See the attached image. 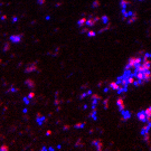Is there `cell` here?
<instances>
[{"label": "cell", "instance_id": "cell-1", "mask_svg": "<svg viewBox=\"0 0 151 151\" xmlns=\"http://www.w3.org/2000/svg\"><path fill=\"white\" fill-rule=\"evenodd\" d=\"M22 35H12V36H10V42L15 44L20 43L22 42Z\"/></svg>", "mask_w": 151, "mask_h": 151}, {"label": "cell", "instance_id": "cell-2", "mask_svg": "<svg viewBox=\"0 0 151 151\" xmlns=\"http://www.w3.org/2000/svg\"><path fill=\"white\" fill-rule=\"evenodd\" d=\"M37 121H38V124H43V122L46 121V118H45V116H42L40 114L38 113L37 114Z\"/></svg>", "mask_w": 151, "mask_h": 151}, {"label": "cell", "instance_id": "cell-3", "mask_svg": "<svg viewBox=\"0 0 151 151\" xmlns=\"http://www.w3.org/2000/svg\"><path fill=\"white\" fill-rule=\"evenodd\" d=\"M26 84H27V86L30 87V88L35 87V83H34V81H32V80H27V81H26Z\"/></svg>", "mask_w": 151, "mask_h": 151}, {"label": "cell", "instance_id": "cell-4", "mask_svg": "<svg viewBox=\"0 0 151 151\" xmlns=\"http://www.w3.org/2000/svg\"><path fill=\"white\" fill-rule=\"evenodd\" d=\"M22 101H24V103H25L26 105H28V104L30 103V99H29L28 96H26V97H24V99H22Z\"/></svg>", "mask_w": 151, "mask_h": 151}, {"label": "cell", "instance_id": "cell-5", "mask_svg": "<svg viewBox=\"0 0 151 151\" xmlns=\"http://www.w3.org/2000/svg\"><path fill=\"white\" fill-rule=\"evenodd\" d=\"M77 24H78V26H80V27H82L84 24H86V20H85V19H81V20H78Z\"/></svg>", "mask_w": 151, "mask_h": 151}, {"label": "cell", "instance_id": "cell-6", "mask_svg": "<svg viewBox=\"0 0 151 151\" xmlns=\"http://www.w3.org/2000/svg\"><path fill=\"white\" fill-rule=\"evenodd\" d=\"M9 48H10V45H9V44H5V46H4V50L7 52V50H9Z\"/></svg>", "mask_w": 151, "mask_h": 151}, {"label": "cell", "instance_id": "cell-7", "mask_svg": "<svg viewBox=\"0 0 151 151\" xmlns=\"http://www.w3.org/2000/svg\"><path fill=\"white\" fill-rule=\"evenodd\" d=\"M28 97L32 100V99H34L35 97V93L34 92H29V94H28Z\"/></svg>", "mask_w": 151, "mask_h": 151}, {"label": "cell", "instance_id": "cell-8", "mask_svg": "<svg viewBox=\"0 0 151 151\" xmlns=\"http://www.w3.org/2000/svg\"><path fill=\"white\" fill-rule=\"evenodd\" d=\"M46 2V0H37V4L38 5H44Z\"/></svg>", "mask_w": 151, "mask_h": 151}, {"label": "cell", "instance_id": "cell-9", "mask_svg": "<svg viewBox=\"0 0 151 151\" xmlns=\"http://www.w3.org/2000/svg\"><path fill=\"white\" fill-rule=\"evenodd\" d=\"M0 150H8V147L7 146H2L0 148Z\"/></svg>", "mask_w": 151, "mask_h": 151}, {"label": "cell", "instance_id": "cell-10", "mask_svg": "<svg viewBox=\"0 0 151 151\" xmlns=\"http://www.w3.org/2000/svg\"><path fill=\"white\" fill-rule=\"evenodd\" d=\"M12 20H14L12 22H17V20H18V18H17V17H14V18H12Z\"/></svg>", "mask_w": 151, "mask_h": 151}, {"label": "cell", "instance_id": "cell-11", "mask_svg": "<svg viewBox=\"0 0 151 151\" xmlns=\"http://www.w3.org/2000/svg\"><path fill=\"white\" fill-rule=\"evenodd\" d=\"M83 127V124H76L75 125V128H82Z\"/></svg>", "mask_w": 151, "mask_h": 151}, {"label": "cell", "instance_id": "cell-12", "mask_svg": "<svg viewBox=\"0 0 151 151\" xmlns=\"http://www.w3.org/2000/svg\"><path fill=\"white\" fill-rule=\"evenodd\" d=\"M1 19H2V20H6V19H7V17H6V16H2V18H1Z\"/></svg>", "mask_w": 151, "mask_h": 151}]
</instances>
